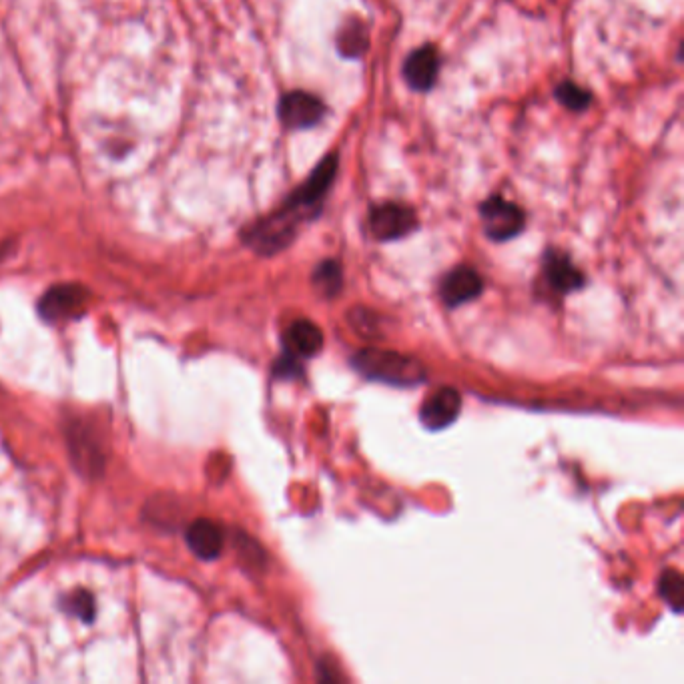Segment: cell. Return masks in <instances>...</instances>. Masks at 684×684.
<instances>
[{"label":"cell","instance_id":"30bf717a","mask_svg":"<svg viewBox=\"0 0 684 684\" xmlns=\"http://www.w3.org/2000/svg\"><path fill=\"white\" fill-rule=\"evenodd\" d=\"M544 277H546L548 285L560 295L582 289L584 281H586L582 271L572 263V259L560 251H548L546 253Z\"/></svg>","mask_w":684,"mask_h":684},{"label":"cell","instance_id":"5b68a950","mask_svg":"<svg viewBox=\"0 0 684 684\" xmlns=\"http://www.w3.org/2000/svg\"><path fill=\"white\" fill-rule=\"evenodd\" d=\"M482 291H484L482 275L468 265L454 267L450 273L444 275L440 283V297L444 305L450 309L474 301L476 297L482 295Z\"/></svg>","mask_w":684,"mask_h":684},{"label":"cell","instance_id":"277c9868","mask_svg":"<svg viewBox=\"0 0 684 684\" xmlns=\"http://www.w3.org/2000/svg\"><path fill=\"white\" fill-rule=\"evenodd\" d=\"M325 113V105L317 97L303 91L287 93L279 103V119L289 131L311 129L325 117Z\"/></svg>","mask_w":684,"mask_h":684},{"label":"cell","instance_id":"6da1fadb","mask_svg":"<svg viewBox=\"0 0 684 684\" xmlns=\"http://www.w3.org/2000/svg\"><path fill=\"white\" fill-rule=\"evenodd\" d=\"M352 366L372 382H382L398 388L420 386L426 378V370L420 366V362L396 352L376 348L358 352L352 360Z\"/></svg>","mask_w":684,"mask_h":684},{"label":"cell","instance_id":"8fae6325","mask_svg":"<svg viewBox=\"0 0 684 684\" xmlns=\"http://www.w3.org/2000/svg\"><path fill=\"white\" fill-rule=\"evenodd\" d=\"M187 544L201 560H215L225 544L223 530L211 520H197L187 530Z\"/></svg>","mask_w":684,"mask_h":684},{"label":"cell","instance_id":"8992f818","mask_svg":"<svg viewBox=\"0 0 684 684\" xmlns=\"http://www.w3.org/2000/svg\"><path fill=\"white\" fill-rule=\"evenodd\" d=\"M87 301L89 293L81 285H57L43 295L39 311L49 321L79 317L85 311Z\"/></svg>","mask_w":684,"mask_h":684},{"label":"cell","instance_id":"4fadbf2b","mask_svg":"<svg viewBox=\"0 0 684 684\" xmlns=\"http://www.w3.org/2000/svg\"><path fill=\"white\" fill-rule=\"evenodd\" d=\"M337 49L346 57H360L368 49V31L360 21H350L339 31Z\"/></svg>","mask_w":684,"mask_h":684},{"label":"cell","instance_id":"9a60e30c","mask_svg":"<svg viewBox=\"0 0 684 684\" xmlns=\"http://www.w3.org/2000/svg\"><path fill=\"white\" fill-rule=\"evenodd\" d=\"M554 95H556L558 103H562L566 109L576 111V113L584 111L590 105V93L572 81H564L562 85H558Z\"/></svg>","mask_w":684,"mask_h":684},{"label":"cell","instance_id":"ba28073f","mask_svg":"<svg viewBox=\"0 0 684 684\" xmlns=\"http://www.w3.org/2000/svg\"><path fill=\"white\" fill-rule=\"evenodd\" d=\"M283 346H285V354L297 360H307L321 352L323 333L313 321L297 319L287 327L283 335Z\"/></svg>","mask_w":684,"mask_h":684},{"label":"cell","instance_id":"e0dca14e","mask_svg":"<svg viewBox=\"0 0 684 684\" xmlns=\"http://www.w3.org/2000/svg\"><path fill=\"white\" fill-rule=\"evenodd\" d=\"M71 610L77 612L81 618L85 620H91L93 614H95V608H93V598L87 594V592H77L71 600Z\"/></svg>","mask_w":684,"mask_h":684},{"label":"cell","instance_id":"5bb4252c","mask_svg":"<svg viewBox=\"0 0 684 684\" xmlns=\"http://www.w3.org/2000/svg\"><path fill=\"white\" fill-rule=\"evenodd\" d=\"M658 590H660V596L664 598V602L674 612H680L682 602H684V582L676 570H664L662 572L660 582H658Z\"/></svg>","mask_w":684,"mask_h":684},{"label":"cell","instance_id":"2e32d148","mask_svg":"<svg viewBox=\"0 0 684 684\" xmlns=\"http://www.w3.org/2000/svg\"><path fill=\"white\" fill-rule=\"evenodd\" d=\"M275 374L279 378H297L301 374V360L283 354L277 362H275Z\"/></svg>","mask_w":684,"mask_h":684},{"label":"cell","instance_id":"3957f363","mask_svg":"<svg viewBox=\"0 0 684 684\" xmlns=\"http://www.w3.org/2000/svg\"><path fill=\"white\" fill-rule=\"evenodd\" d=\"M370 227L374 237L380 241L402 239L418 227L416 211L402 203H382L374 207Z\"/></svg>","mask_w":684,"mask_h":684},{"label":"cell","instance_id":"52a82bcc","mask_svg":"<svg viewBox=\"0 0 684 684\" xmlns=\"http://www.w3.org/2000/svg\"><path fill=\"white\" fill-rule=\"evenodd\" d=\"M462 408V396L454 388H442L432 398H428L420 408V422L424 428L438 432L452 426Z\"/></svg>","mask_w":684,"mask_h":684},{"label":"cell","instance_id":"7c38bea8","mask_svg":"<svg viewBox=\"0 0 684 684\" xmlns=\"http://www.w3.org/2000/svg\"><path fill=\"white\" fill-rule=\"evenodd\" d=\"M313 287L325 297H335L341 291V287H344V271H341V265L333 259L321 261L313 271Z\"/></svg>","mask_w":684,"mask_h":684},{"label":"cell","instance_id":"7a4b0ae2","mask_svg":"<svg viewBox=\"0 0 684 684\" xmlns=\"http://www.w3.org/2000/svg\"><path fill=\"white\" fill-rule=\"evenodd\" d=\"M480 215L484 221L486 235L492 241H508L514 239L526 223L522 209L498 195L486 199L480 207Z\"/></svg>","mask_w":684,"mask_h":684},{"label":"cell","instance_id":"9c48e42d","mask_svg":"<svg viewBox=\"0 0 684 684\" xmlns=\"http://www.w3.org/2000/svg\"><path fill=\"white\" fill-rule=\"evenodd\" d=\"M440 73V55L436 47L426 45L414 51L404 65V77L414 91H430Z\"/></svg>","mask_w":684,"mask_h":684}]
</instances>
